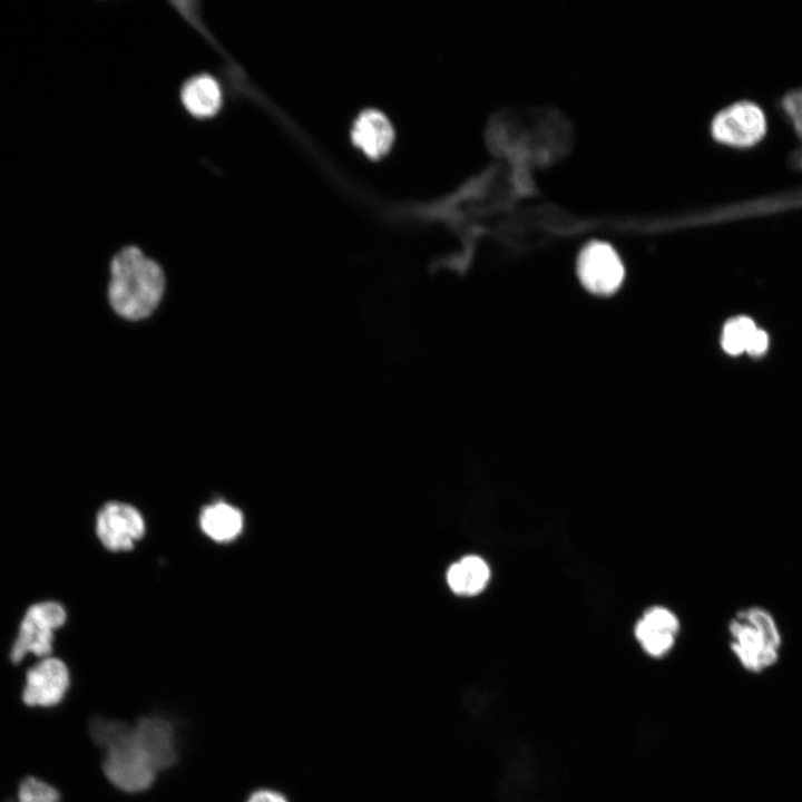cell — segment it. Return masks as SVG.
Returning <instances> with one entry per match:
<instances>
[{
  "label": "cell",
  "mask_w": 802,
  "mask_h": 802,
  "mask_svg": "<svg viewBox=\"0 0 802 802\" xmlns=\"http://www.w3.org/2000/svg\"><path fill=\"white\" fill-rule=\"evenodd\" d=\"M242 512L234 506L217 501L206 506L199 516L203 532L217 542H229L242 532Z\"/></svg>",
  "instance_id": "cell-12"
},
{
  "label": "cell",
  "mask_w": 802,
  "mask_h": 802,
  "mask_svg": "<svg viewBox=\"0 0 802 802\" xmlns=\"http://www.w3.org/2000/svg\"><path fill=\"white\" fill-rule=\"evenodd\" d=\"M765 134V114L757 104L749 100L726 107L712 121V135L715 140L737 148L756 145Z\"/></svg>",
  "instance_id": "cell-5"
},
{
  "label": "cell",
  "mask_w": 802,
  "mask_h": 802,
  "mask_svg": "<svg viewBox=\"0 0 802 802\" xmlns=\"http://www.w3.org/2000/svg\"><path fill=\"white\" fill-rule=\"evenodd\" d=\"M635 636L646 653L654 657L665 655L673 646L675 636L654 629L643 619L635 626Z\"/></svg>",
  "instance_id": "cell-15"
},
{
  "label": "cell",
  "mask_w": 802,
  "mask_h": 802,
  "mask_svg": "<svg viewBox=\"0 0 802 802\" xmlns=\"http://www.w3.org/2000/svg\"><path fill=\"white\" fill-rule=\"evenodd\" d=\"M351 136L356 147L368 157L379 158L390 149L393 129L383 114L366 110L358 116Z\"/></svg>",
  "instance_id": "cell-10"
},
{
  "label": "cell",
  "mask_w": 802,
  "mask_h": 802,
  "mask_svg": "<svg viewBox=\"0 0 802 802\" xmlns=\"http://www.w3.org/2000/svg\"><path fill=\"white\" fill-rule=\"evenodd\" d=\"M756 329L754 322L747 316H737L730 320L722 332L721 343L723 350L731 355H737L746 351Z\"/></svg>",
  "instance_id": "cell-14"
},
{
  "label": "cell",
  "mask_w": 802,
  "mask_h": 802,
  "mask_svg": "<svg viewBox=\"0 0 802 802\" xmlns=\"http://www.w3.org/2000/svg\"><path fill=\"white\" fill-rule=\"evenodd\" d=\"M642 619L654 629L668 633L674 636L678 630L677 618L672 612L663 607H653L648 609Z\"/></svg>",
  "instance_id": "cell-17"
},
{
  "label": "cell",
  "mask_w": 802,
  "mask_h": 802,
  "mask_svg": "<svg viewBox=\"0 0 802 802\" xmlns=\"http://www.w3.org/2000/svg\"><path fill=\"white\" fill-rule=\"evenodd\" d=\"M490 569L478 556H466L452 564L447 573L449 587L459 595L471 596L480 593L487 585Z\"/></svg>",
  "instance_id": "cell-13"
},
{
  "label": "cell",
  "mask_w": 802,
  "mask_h": 802,
  "mask_svg": "<svg viewBox=\"0 0 802 802\" xmlns=\"http://www.w3.org/2000/svg\"><path fill=\"white\" fill-rule=\"evenodd\" d=\"M67 620L65 607L53 600L32 604L26 610L17 637L12 644L10 659L19 664L27 655L39 658L50 656L55 633Z\"/></svg>",
  "instance_id": "cell-4"
},
{
  "label": "cell",
  "mask_w": 802,
  "mask_h": 802,
  "mask_svg": "<svg viewBox=\"0 0 802 802\" xmlns=\"http://www.w3.org/2000/svg\"><path fill=\"white\" fill-rule=\"evenodd\" d=\"M578 277L591 293L608 295L624 280V266L616 251L607 243L591 242L583 248L577 262Z\"/></svg>",
  "instance_id": "cell-7"
},
{
  "label": "cell",
  "mask_w": 802,
  "mask_h": 802,
  "mask_svg": "<svg viewBox=\"0 0 802 802\" xmlns=\"http://www.w3.org/2000/svg\"><path fill=\"white\" fill-rule=\"evenodd\" d=\"M59 791L51 784L35 777H25L18 788V802H60Z\"/></svg>",
  "instance_id": "cell-16"
},
{
  "label": "cell",
  "mask_w": 802,
  "mask_h": 802,
  "mask_svg": "<svg viewBox=\"0 0 802 802\" xmlns=\"http://www.w3.org/2000/svg\"><path fill=\"white\" fill-rule=\"evenodd\" d=\"M92 741L104 750L102 771L110 784L126 793L148 790L157 772L138 747L133 725L109 717L89 723Z\"/></svg>",
  "instance_id": "cell-2"
},
{
  "label": "cell",
  "mask_w": 802,
  "mask_h": 802,
  "mask_svg": "<svg viewBox=\"0 0 802 802\" xmlns=\"http://www.w3.org/2000/svg\"><path fill=\"white\" fill-rule=\"evenodd\" d=\"M769 346V336L763 330L756 329L747 345L746 352L751 356H761Z\"/></svg>",
  "instance_id": "cell-19"
},
{
  "label": "cell",
  "mask_w": 802,
  "mask_h": 802,
  "mask_svg": "<svg viewBox=\"0 0 802 802\" xmlns=\"http://www.w3.org/2000/svg\"><path fill=\"white\" fill-rule=\"evenodd\" d=\"M107 296L113 311L127 321L149 317L166 287L162 266L136 246L121 248L111 258Z\"/></svg>",
  "instance_id": "cell-1"
},
{
  "label": "cell",
  "mask_w": 802,
  "mask_h": 802,
  "mask_svg": "<svg viewBox=\"0 0 802 802\" xmlns=\"http://www.w3.org/2000/svg\"><path fill=\"white\" fill-rule=\"evenodd\" d=\"M180 98L189 114L205 118L218 111L223 95L218 81L213 76L199 74L184 84Z\"/></svg>",
  "instance_id": "cell-11"
},
{
  "label": "cell",
  "mask_w": 802,
  "mask_h": 802,
  "mask_svg": "<svg viewBox=\"0 0 802 802\" xmlns=\"http://www.w3.org/2000/svg\"><path fill=\"white\" fill-rule=\"evenodd\" d=\"M782 108L802 141V89L789 92L782 99Z\"/></svg>",
  "instance_id": "cell-18"
},
{
  "label": "cell",
  "mask_w": 802,
  "mask_h": 802,
  "mask_svg": "<svg viewBox=\"0 0 802 802\" xmlns=\"http://www.w3.org/2000/svg\"><path fill=\"white\" fill-rule=\"evenodd\" d=\"M246 802H288V800L276 790L260 789L251 793Z\"/></svg>",
  "instance_id": "cell-20"
},
{
  "label": "cell",
  "mask_w": 802,
  "mask_h": 802,
  "mask_svg": "<svg viewBox=\"0 0 802 802\" xmlns=\"http://www.w3.org/2000/svg\"><path fill=\"white\" fill-rule=\"evenodd\" d=\"M96 534L110 551L130 550L145 534V521L137 508L120 501L104 505L96 517Z\"/></svg>",
  "instance_id": "cell-8"
},
{
  "label": "cell",
  "mask_w": 802,
  "mask_h": 802,
  "mask_svg": "<svg viewBox=\"0 0 802 802\" xmlns=\"http://www.w3.org/2000/svg\"><path fill=\"white\" fill-rule=\"evenodd\" d=\"M70 687L66 663L53 656L40 658L26 673L22 701L31 707H52L65 698Z\"/></svg>",
  "instance_id": "cell-6"
},
{
  "label": "cell",
  "mask_w": 802,
  "mask_h": 802,
  "mask_svg": "<svg viewBox=\"0 0 802 802\" xmlns=\"http://www.w3.org/2000/svg\"><path fill=\"white\" fill-rule=\"evenodd\" d=\"M728 628L731 649L745 669L761 673L776 663L782 636L769 610L760 606L742 609Z\"/></svg>",
  "instance_id": "cell-3"
},
{
  "label": "cell",
  "mask_w": 802,
  "mask_h": 802,
  "mask_svg": "<svg viewBox=\"0 0 802 802\" xmlns=\"http://www.w3.org/2000/svg\"><path fill=\"white\" fill-rule=\"evenodd\" d=\"M133 734L138 747L157 773L176 764V733L168 720L157 715L143 716L133 724Z\"/></svg>",
  "instance_id": "cell-9"
}]
</instances>
